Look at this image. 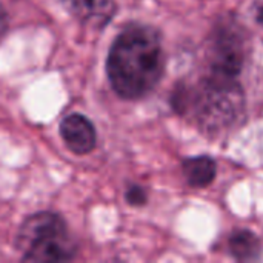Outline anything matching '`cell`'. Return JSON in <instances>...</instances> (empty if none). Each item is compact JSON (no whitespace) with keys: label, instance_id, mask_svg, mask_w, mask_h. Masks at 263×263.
I'll return each mask as SVG.
<instances>
[{"label":"cell","instance_id":"cell-1","mask_svg":"<svg viewBox=\"0 0 263 263\" xmlns=\"http://www.w3.org/2000/svg\"><path fill=\"white\" fill-rule=\"evenodd\" d=\"M165 57L160 32L148 25L133 23L112 42L106 74L114 92L125 100L148 96L160 82Z\"/></svg>","mask_w":263,"mask_h":263},{"label":"cell","instance_id":"cell-2","mask_svg":"<svg viewBox=\"0 0 263 263\" xmlns=\"http://www.w3.org/2000/svg\"><path fill=\"white\" fill-rule=\"evenodd\" d=\"M179 114H191L206 134L231 128L243 114L245 97L237 79L211 74L196 86L179 85L171 97Z\"/></svg>","mask_w":263,"mask_h":263},{"label":"cell","instance_id":"cell-3","mask_svg":"<svg viewBox=\"0 0 263 263\" xmlns=\"http://www.w3.org/2000/svg\"><path fill=\"white\" fill-rule=\"evenodd\" d=\"M15 248L26 262H68L77 253L63 217L49 211L25 219L17 233Z\"/></svg>","mask_w":263,"mask_h":263},{"label":"cell","instance_id":"cell-4","mask_svg":"<svg viewBox=\"0 0 263 263\" xmlns=\"http://www.w3.org/2000/svg\"><path fill=\"white\" fill-rule=\"evenodd\" d=\"M242 26L233 18L220 20L211 37V74L237 79L245 62Z\"/></svg>","mask_w":263,"mask_h":263},{"label":"cell","instance_id":"cell-5","mask_svg":"<svg viewBox=\"0 0 263 263\" xmlns=\"http://www.w3.org/2000/svg\"><path fill=\"white\" fill-rule=\"evenodd\" d=\"M60 136L66 148L79 156L89 154L97 145V133L92 122L83 114H68L60 123Z\"/></svg>","mask_w":263,"mask_h":263},{"label":"cell","instance_id":"cell-6","mask_svg":"<svg viewBox=\"0 0 263 263\" xmlns=\"http://www.w3.org/2000/svg\"><path fill=\"white\" fill-rule=\"evenodd\" d=\"M63 6L80 23L91 28L106 26L116 15V0H62Z\"/></svg>","mask_w":263,"mask_h":263},{"label":"cell","instance_id":"cell-7","mask_svg":"<svg viewBox=\"0 0 263 263\" xmlns=\"http://www.w3.org/2000/svg\"><path fill=\"white\" fill-rule=\"evenodd\" d=\"M182 171L190 186L206 188L216 179L217 163L210 156H194L182 162Z\"/></svg>","mask_w":263,"mask_h":263},{"label":"cell","instance_id":"cell-8","mask_svg":"<svg viewBox=\"0 0 263 263\" xmlns=\"http://www.w3.org/2000/svg\"><path fill=\"white\" fill-rule=\"evenodd\" d=\"M228 251L239 262L257 260L262 256V242L250 230H236L228 237Z\"/></svg>","mask_w":263,"mask_h":263},{"label":"cell","instance_id":"cell-9","mask_svg":"<svg viewBox=\"0 0 263 263\" xmlns=\"http://www.w3.org/2000/svg\"><path fill=\"white\" fill-rule=\"evenodd\" d=\"M126 200L129 205H134V206H142L146 203L148 200V194L145 191V188L139 186V185H131L128 190H126V194H125Z\"/></svg>","mask_w":263,"mask_h":263},{"label":"cell","instance_id":"cell-10","mask_svg":"<svg viewBox=\"0 0 263 263\" xmlns=\"http://www.w3.org/2000/svg\"><path fill=\"white\" fill-rule=\"evenodd\" d=\"M256 20H257V23L263 28V5L257 9V12H256Z\"/></svg>","mask_w":263,"mask_h":263},{"label":"cell","instance_id":"cell-11","mask_svg":"<svg viewBox=\"0 0 263 263\" xmlns=\"http://www.w3.org/2000/svg\"><path fill=\"white\" fill-rule=\"evenodd\" d=\"M3 28H5V14H3V11L0 8V32L3 31Z\"/></svg>","mask_w":263,"mask_h":263}]
</instances>
